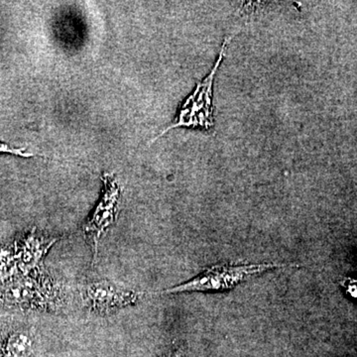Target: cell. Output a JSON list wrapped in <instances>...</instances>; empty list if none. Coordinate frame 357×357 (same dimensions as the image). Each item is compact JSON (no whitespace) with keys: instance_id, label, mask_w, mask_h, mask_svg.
Segmentation results:
<instances>
[{"instance_id":"cell-1","label":"cell","mask_w":357,"mask_h":357,"mask_svg":"<svg viewBox=\"0 0 357 357\" xmlns=\"http://www.w3.org/2000/svg\"><path fill=\"white\" fill-rule=\"evenodd\" d=\"M289 263H251V264H220L204 270L196 277L175 287L159 291L152 295L191 292H225L265 272L280 268L299 267Z\"/></svg>"},{"instance_id":"cell-2","label":"cell","mask_w":357,"mask_h":357,"mask_svg":"<svg viewBox=\"0 0 357 357\" xmlns=\"http://www.w3.org/2000/svg\"><path fill=\"white\" fill-rule=\"evenodd\" d=\"M238 31L234 32L229 38L225 40L217 63L213 66L210 74L202 79L201 82H199L194 93L189 98H185L184 103L178 110L175 121L168 128L164 129L157 137H155L153 141L159 139L161 136L174 128H201L208 130V129L213 128V126H215L213 107V82H215V75L220 69V66L222 64V59L225 57V52L227 44Z\"/></svg>"},{"instance_id":"cell-3","label":"cell","mask_w":357,"mask_h":357,"mask_svg":"<svg viewBox=\"0 0 357 357\" xmlns=\"http://www.w3.org/2000/svg\"><path fill=\"white\" fill-rule=\"evenodd\" d=\"M102 182V198L96 204L91 218L84 225V232L93 246L95 260L98 257L100 239L116 220L121 199V185L114 175L109 173L103 174Z\"/></svg>"},{"instance_id":"cell-4","label":"cell","mask_w":357,"mask_h":357,"mask_svg":"<svg viewBox=\"0 0 357 357\" xmlns=\"http://www.w3.org/2000/svg\"><path fill=\"white\" fill-rule=\"evenodd\" d=\"M145 293L116 287L109 282H96L84 289V298L91 311L110 312L136 304Z\"/></svg>"},{"instance_id":"cell-5","label":"cell","mask_w":357,"mask_h":357,"mask_svg":"<svg viewBox=\"0 0 357 357\" xmlns=\"http://www.w3.org/2000/svg\"><path fill=\"white\" fill-rule=\"evenodd\" d=\"M56 241H57L56 238H45L43 236H39L36 234V229H33L31 234H28L20 246L17 257L20 269L25 274L34 271L39 267L42 258Z\"/></svg>"},{"instance_id":"cell-6","label":"cell","mask_w":357,"mask_h":357,"mask_svg":"<svg viewBox=\"0 0 357 357\" xmlns=\"http://www.w3.org/2000/svg\"><path fill=\"white\" fill-rule=\"evenodd\" d=\"M41 289L35 284L25 281L15 282L7 286L4 290V300L9 304L26 305V306H40L44 303Z\"/></svg>"},{"instance_id":"cell-7","label":"cell","mask_w":357,"mask_h":357,"mask_svg":"<svg viewBox=\"0 0 357 357\" xmlns=\"http://www.w3.org/2000/svg\"><path fill=\"white\" fill-rule=\"evenodd\" d=\"M0 153H10L20 157H32L34 154L25 151V149H17L6 144L0 141Z\"/></svg>"}]
</instances>
